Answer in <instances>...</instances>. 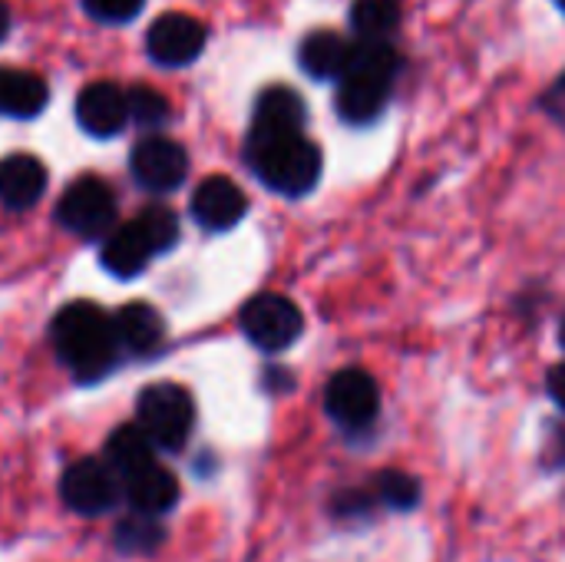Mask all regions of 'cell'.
Instances as JSON below:
<instances>
[{"instance_id": "1", "label": "cell", "mask_w": 565, "mask_h": 562, "mask_svg": "<svg viewBox=\"0 0 565 562\" xmlns=\"http://www.w3.org/2000/svg\"><path fill=\"white\" fill-rule=\"evenodd\" d=\"M404 76V53L394 43H358L344 76L334 83V113L344 126L377 123Z\"/></svg>"}, {"instance_id": "2", "label": "cell", "mask_w": 565, "mask_h": 562, "mask_svg": "<svg viewBox=\"0 0 565 562\" xmlns=\"http://www.w3.org/2000/svg\"><path fill=\"white\" fill-rule=\"evenodd\" d=\"M53 348L60 361L79 378V381H99L106 378L119 361V338L113 318L93 305V301H73L60 308L50 328Z\"/></svg>"}, {"instance_id": "3", "label": "cell", "mask_w": 565, "mask_h": 562, "mask_svg": "<svg viewBox=\"0 0 565 562\" xmlns=\"http://www.w3.org/2000/svg\"><path fill=\"white\" fill-rule=\"evenodd\" d=\"M245 162L262 185L288 199L308 195L324 172V156L305 132H248Z\"/></svg>"}, {"instance_id": "4", "label": "cell", "mask_w": 565, "mask_h": 562, "mask_svg": "<svg viewBox=\"0 0 565 562\" xmlns=\"http://www.w3.org/2000/svg\"><path fill=\"white\" fill-rule=\"evenodd\" d=\"M195 424V404L185 388L179 384H152L139 394L136 404V427L149 437L159 450H182L189 444Z\"/></svg>"}, {"instance_id": "5", "label": "cell", "mask_w": 565, "mask_h": 562, "mask_svg": "<svg viewBox=\"0 0 565 562\" xmlns=\"http://www.w3.org/2000/svg\"><path fill=\"white\" fill-rule=\"evenodd\" d=\"M242 331L245 338L262 348V351H285L291 348L301 331H305V315L301 308L275 291L255 295L245 308H242Z\"/></svg>"}, {"instance_id": "6", "label": "cell", "mask_w": 565, "mask_h": 562, "mask_svg": "<svg viewBox=\"0 0 565 562\" xmlns=\"http://www.w3.org/2000/svg\"><path fill=\"white\" fill-rule=\"evenodd\" d=\"M56 219L66 232L83 238H99L113 229L116 219V195L113 189L96 176H79L66 185V192L56 202Z\"/></svg>"}, {"instance_id": "7", "label": "cell", "mask_w": 565, "mask_h": 562, "mask_svg": "<svg viewBox=\"0 0 565 562\" xmlns=\"http://www.w3.org/2000/svg\"><path fill=\"white\" fill-rule=\"evenodd\" d=\"M324 411L341 431H364L377 421L381 388L364 368H341L324 388Z\"/></svg>"}, {"instance_id": "8", "label": "cell", "mask_w": 565, "mask_h": 562, "mask_svg": "<svg viewBox=\"0 0 565 562\" xmlns=\"http://www.w3.org/2000/svg\"><path fill=\"white\" fill-rule=\"evenodd\" d=\"M205 43H209L205 23L195 20L192 13H175V10L156 17V23L146 33L149 60L166 70H182V66L195 63L202 56Z\"/></svg>"}, {"instance_id": "9", "label": "cell", "mask_w": 565, "mask_h": 562, "mask_svg": "<svg viewBox=\"0 0 565 562\" xmlns=\"http://www.w3.org/2000/svg\"><path fill=\"white\" fill-rule=\"evenodd\" d=\"M60 497H63V503L73 513L96 517V513H106L116 503V497H119V477L109 470V464L86 457V460H76V464H70L63 470Z\"/></svg>"}, {"instance_id": "10", "label": "cell", "mask_w": 565, "mask_h": 562, "mask_svg": "<svg viewBox=\"0 0 565 562\" xmlns=\"http://www.w3.org/2000/svg\"><path fill=\"white\" fill-rule=\"evenodd\" d=\"M132 176L149 192H172L189 176V156L175 139L166 136H146L132 149Z\"/></svg>"}, {"instance_id": "11", "label": "cell", "mask_w": 565, "mask_h": 562, "mask_svg": "<svg viewBox=\"0 0 565 562\" xmlns=\"http://www.w3.org/2000/svg\"><path fill=\"white\" fill-rule=\"evenodd\" d=\"M248 212V199L238 182L228 176H209L199 182L192 195V215L209 232H228L235 229Z\"/></svg>"}, {"instance_id": "12", "label": "cell", "mask_w": 565, "mask_h": 562, "mask_svg": "<svg viewBox=\"0 0 565 562\" xmlns=\"http://www.w3.org/2000/svg\"><path fill=\"white\" fill-rule=\"evenodd\" d=\"M76 123L89 132V136H116L126 123H129V103H126V89L99 79L79 89L76 96Z\"/></svg>"}, {"instance_id": "13", "label": "cell", "mask_w": 565, "mask_h": 562, "mask_svg": "<svg viewBox=\"0 0 565 562\" xmlns=\"http://www.w3.org/2000/svg\"><path fill=\"white\" fill-rule=\"evenodd\" d=\"M354 56V40L338 30H311L298 43V66L318 83H338Z\"/></svg>"}, {"instance_id": "14", "label": "cell", "mask_w": 565, "mask_h": 562, "mask_svg": "<svg viewBox=\"0 0 565 562\" xmlns=\"http://www.w3.org/2000/svg\"><path fill=\"white\" fill-rule=\"evenodd\" d=\"M305 126H308V103L301 99L298 89L275 83L258 93L248 132H305Z\"/></svg>"}, {"instance_id": "15", "label": "cell", "mask_w": 565, "mask_h": 562, "mask_svg": "<svg viewBox=\"0 0 565 562\" xmlns=\"http://www.w3.org/2000/svg\"><path fill=\"white\" fill-rule=\"evenodd\" d=\"M46 189V169L36 156L13 152L0 159V202L7 209H30L40 202Z\"/></svg>"}, {"instance_id": "16", "label": "cell", "mask_w": 565, "mask_h": 562, "mask_svg": "<svg viewBox=\"0 0 565 562\" xmlns=\"http://www.w3.org/2000/svg\"><path fill=\"white\" fill-rule=\"evenodd\" d=\"M46 103H50V86L43 83V76L30 70L0 66V116L33 119L46 109Z\"/></svg>"}, {"instance_id": "17", "label": "cell", "mask_w": 565, "mask_h": 562, "mask_svg": "<svg viewBox=\"0 0 565 562\" xmlns=\"http://www.w3.org/2000/svg\"><path fill=\"white\" fill-rule=\"evenodd\" d=\"M348 23L358 43H394L404 23L401 0H351Z\"/></svg>"}, {"instance_id": "18", "label": "cell", "mask_w": 565, "mask_h": 562, "mask_svg": "<svg viewBox=\"0 0 565 562\" xmlns=\"http://www.w3.org/2000/svg\"><path fill=\"white\" fill-rule=\"evenodd\" d=\"M122 494L129 497V503L136 507V513H142V517H159V513H166V510L175 507V500H179V484H175V477H172L166 467L149 464V467H142L139 474H132V477L122 480Z\"/></svg>"}, {"instance_id": "19", "label": "cell", "mask_w": 565, "mask_h": 562, "mask_svg": "<svg viewBox=\"0 0 565 562\" xmlns=\"http://www.w3.org/2000/svg\"><path fill=\"white\" fill-rule=\"evenodd\" d=\"M113 325H116L119 348H126L129 354H139V358L152 354L166 338L162 315L152 305H142V301H132V305L119 308Z\"/></svg>"}, {"instance_id": "20", "label": "cell", "mask_w": 565, "mask_h": 562, "mask_svg": "<svg viewBox=\"0 0 565 562\" xmlns=\"http://www.w3.org/2000/svg\"><path fill=\"white\" fill-rule=\"evenodd\" d=\"M106 464L119 480H126V477L139 474L142 467L156 464V447L136 424H122L106 441Z\"/></svg>"}, {"instance_id": "21", "label": "cell", "mask_w": 565, "mask_h": 562, "mask_svg": "<svg viewBox=\"0 0 565 562\" xmlns=\"http://www.w3.org/2000/svg\"><path fill=\"white\" fill-rule=\"evenodd\" d=\"M149 258H152V248H149V242L142 238V232L136 229V222L119 225V229L106 238V245H103V265H106L113 275H119V278L139 275V272L146 268Z\"/></svg>"}, {"instance_id": "22", "label": "cell", "mask_w": 565, "mask_h": 562, "mask_svg": "<svg viewBox=\"0 0 565 562\" xmlns=\"http://www.w3.org/2000/svg\"><path fill=\"white\" fill-rule=\"evenodd\" d=\"M371 497L377 510H414L420 500V484L411 474L384 470L371 477Z\"/></svg>"}, {"instance_id": "23", "label": "cell", "mask_w": 565, "mask_h": 562, "mask_svg": "<svg viewBox=\"0 0 565 562\" xmlns=\"http://www.w3.org/2000/svg\"><path fill=\"white\" fill-rule=\"evenodd\" d=\"M132 222H136V229L142 232V238L149 242L152 255L169 252V248L179 242V219H175V212L166 209V205H149V209H142Z\"/></svg>"}, {"instance_id": "24", "label": "cell", "mask_w": 565, "mask_h": 562, "mask_svg": "<svg viewBox=\"0 0 565 562\" xmlns=\"http://www.w3.org/2000/svg\"><path fill=\"white\" fill-rule=\"evenodd\" d=\"M126 103H129V119L139 123V126H146V129L162 126V123L169 119V113H172V109H169V99H166L159 89L146 86V83L129 86V89H126Z\"/></svg>"}, {"instance_id": "25", "label": "cell", "mask_w": 565, "mask_h": 562, "mask_svg": "<svg viewBox=\"0 0 565 562\" xmlns=\"http://www.w3.org/2000/svg\"><path fill=\"white\" fill-rule=\"evenodd\" d=\"M159 543H162V530L156 527L152 517H142V513L136 520L119 523V530H116V547H119V553H129V556L152 553Z\"/></svg>"}, {"instance_id": "26", "label": "cell", "mask_w": 565, "mask_h": 562, "mask_svg": "<svg viewBox=\"0 0 565 562\" xmlns=\"http://www.w3.org/2000/svg\"><path fill=\"white\" fill-rule=\"evenodd\" d=\"M142 7H146V0H83V10L93 20H103V23H126Z\"/></svg>"}, {"instance_id": "27", "label": "cell", "mask_w": 565, "mask_h": 562, "mask_svg": "<svg viewBox=\"0 0 565 562\" xmlns=\"http://www.w3.org/2000/svg\"><path fill=\"white\" fill-rule=\"evenodd\" d=\"M540 109H543L546 116H553L559 126H565V73H559V76L550 83V89L540 96Z\"/></svg>"}, {"instance_id": "28", "label": "cell", "mask_w": 565, "mask_h": 562, "mask_svg": "<svg viewBox=\"0 0 565 562\" xmlns=\"http://www.w3.org/2000/svg\"><path fill=\"white\" fill-rule=\"evenodd\" d=\"M546 388H550V397L556 401V407L565 414V361L550 368V378H546Z\"/></svg>"}, {"instance_id": "29", "label": "cell", "mask_w": 565, "mask_h": 562, "mask_svg": "<svg viewBox=\"0 0 565 562\" xmlns=\"http://www.w3.org/2000/svg\"><path fill=\"white\" fill-rule=\"evenodd\" d=\"M7 33H10V7L0 0V43L7 40Z\"/></svg>"}, {"instance_id": "30", "label": "cell", "mask_w": 565, "mask_h": 562, "mask_svg": "<svg viewBox=\"0 0 565 562\" xmlns=\"http://www.w3.org/2000/svg\"><path fill=\"white\" fill-rule=\"evenodd\" d=\"M553 3H556V10L565 17V0H553Z\"/></svg>"}, {"instance_id": "31", "label": "cell", "mask_w": 565, "mask_h": 562, "mask_svg": "<svg viewBox=\"0 0 565 562\" xmlns=\"http://www.w3.org/2000/svg\"><path fill=\"white\" fill-rule=\"evenodd\" d=\"M559 335H563V344H565V318H563V328H559Z\"/></svg>"}]
</instances>
